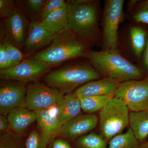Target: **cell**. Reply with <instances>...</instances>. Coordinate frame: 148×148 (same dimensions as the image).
Returning a JSON list of instances; mask_svg holds the SVG:
<instances>
[{"label": "cell", "instance_id": "6da1fadb", "mask_svg": "<svg viewBox=\"0 0 148 148\" xmlns=\"http://www.w3.org/2000/svg\"><path fill=\"white\" fill-rule=\"evenodd\" d=\"M99 1L77 0L69 3L68 28L88 45L102 47V29L99 27Z\"/></svg>", "mask_w": 148, "mask_h": 148}, {"label": "cell", "instance_id": "7a4b0ae2", "mask_svg": "<svg viewBox=\"0 0 148 148\" xmlns=\"http://www.w3.org/2000/svg\"><path fill=\"white\" fill-rule=\"evenodd\" d=\"M87 58L103 77L121 83L130 80L143 79L146 76L138 65L124 57L118 49L90 50Z\"/></svg>", "mask_w": 148, "mask_h": 148}, {"label": "cell", "instance_id": "3957f363", "mask_svg": "<svg viewBox=\"0 0 148 148\" xmlns=\"http://www.w3.org/2000/svg\"><path fill=\"white\" fill-rule=\"evenodd\" d=\"M89 47L67 28L55 35L49 46L36 53L34 58L50 69L71 59L87 58Z\"/></svg>", "mask_w": 148, "mask_h": 148}, {"label": "cell", "instance_id": "277c9868", "mask_svg": "<svg viewBox=\"0 0 148 148\" xmlns=\"http://www.w3.org/2000/svg\"><path fill=\"white\" fill-rule=\"evenodd\" d=\"M103 77L91 64L76 63L70 64L49 72L45 77L48 85L65 94L86 83Z\"/></svg>", "mask_w": 148, "mask_h": 148}, {"label": "cell", "instance_id": "5b68a950", "mask_svg": "<svg viewBox=\"0 0 148 148\" xmlns=\"http://www.w3.org/2000/svg\"><path fill=\"white\" fill-rule=\"evenodd\" d=\"M129 110L122 100L114 97L100 111V133L106 141L119 134L129 124Z\"/></svg>", "mask_w": 148, "mask_h": 148}, {"label": "cell", "instance_id": "8992f818", "mask_svg": "<svg viewBox=\"0 0 148 148\" xmlns=\"http://www.w3.org/2000/svg\"><path fill=\"white\" fill-rule=\"evenodd\" d=\"M123 0H106L102 16L103 44L101 50L118 49L119 26L125 18Z\"/></svg>", "mask_w": 148, "mask_h": 148}, {"label": "cell", "instance_id": "52a82bcc", "mask_svg": "<svg viewBox=\"0 0 148 148\" xmlns=\"http://www.w3.org/2000/svg\"><path fill=\"white\" fill-rule=\"evenodd\" d=\"M123 29L121 38H119L118 49L129 61L138 64L145 47L148 26L130 22Z\"/></svg>", "mask_w": 148, "mask_h": 148}, {"label": "cell", "instance_id": "ba28073f", "mask_svg": "<svg viewBox=\"0 0 148 148\" xmlns=\"http://www.w3.org/2000/svg\"><path fill=\"white\" fill-rule=\"evenodd\" d=\"M114 97L122 100L130 112L148 110V76L120 83Z\"/></svg>", "mask_w": 148, "mask_h": 148}, {"label": "cell", "instance_id": "9c48e42d", "mask_svg": "<svg viewBox=\"0 0 148 148\" xmlns=\"http://www.w3.org/2000/svg\"><path fill=\"white\" fill-rule=\"evenodd\" d=\"M65 94L61 90L48 85L40 83L27 86L25 108L38 112L61 103Z\"/></svg>", "mask_w": 148, "mask_h": 148}, {"label": "cell", "instance_id": "30bf717a", "mask_svg": "<svg viewBox=\"0 0 148 148\" xmlns=\"http://www.w3.org/2000/svg\"><path fill=\"white\" fill-rule=\"evenodd\" d=\"M50 68L34 58H29L9 69L0 71L1 79L26 83L34 81L47 73Z\"/></svg>", "mask_w": 148, "mask_h": 148}, {"label": "cell", "instance_id": "8fae6325", "mask_svg": "<svg viewBox=\"0 0 148 148\" xmlns=\"http://www.w3.org/2000/svg\"><path fill=\"white\" fill-rule=\"evenodd\" d=\"M27 87L25 83L15 82L1 84L0 87V114L6 116L12 111L25 107Z\"/></svg>", "mask_w": 148, "mask_h": 148}, {"label": "cell", "instance_id": "7c38bea8", "mask_svg": "<svg viewBox=\"0 0 148 148\" xmlns=\"http://www.w3.org/2000/svg\"><path fill=\"white\" fill-rule=\"evenodd\" d=\"M98 123V118L95 115L80 114L62 125L58 135L64 140L78 139L95 128Z\"/></svg>", "mask_w": 148, "mask_h": 148}, {"label": "cell", "instance_id": "4fadbf2b", "mask_svg": "<svg viewBox=\"0 0 148 148\" xmlns=\"http://www.w3.org/2000/svg\"><path fill=\"white\" fill-rule=\"evenodd\" d=\"M58 105L37 112L36 121L38 128L43 140L47 145L58 134L61 127Z\"/></svg>", "mask_w": 148, "mask_h": 148}, {"label": "cell", "instance_id": "5bb4252c", "mask_svg": "<svg viewBox=\"0 0 148 148\" xmlns=\"http://www.w3.org/2000/svg\"><path fill=\"white\" fill-rule=\"evenodd\" d=\"M120 83L115 80L103 77L86 83L77 88L74 93L80 98L100 95H114Z\"/></svg>", "mask_w": 148, "mask_h": 148}, {"label": "cell", "instance_id": "9a60e30c", "mask_svg": "<svg viewBox=\"0 0 148 148\" xmlns=\"http://www.w3.org/2000/svg\"><path fill=\"white\" fill-rule=\"evenodd\" d=\"M54 36L43 27L40 21H33L28 28L24 45L26 51L32 53L50 45Z\"/></svg>", "mask_w": 148, "mask_h": 148}, {"label": "cell", "instance_id": "2e32d148", "mask_svg": "<svg viewBox=\"0 0 148 148\" xmlns=\"http://www.w3.org/2000/svg\"><path fill=\"white\" fill-rule=\"evenodd\" d=\"M5 24L10 40L18 46L24 45L27 37V25L21 13L17 11L7 18Z\"/></svg>", "mask_w": 148, "mask_h": 148}, {"label": "cell", "instance_id": "e0dca14e", "mask_svg": "<svg viewBox=\"0 0 148 148\" xmlns=\"http://www.w3.org/2000/svg\"><path fill=\"white\" fill-rule=\"evenodd\" d=\"M37 112L25 107L14 109L7 116L9 123L15 132L22 134L36 121Z\"/></svg>", "mask_w": 148, "mask_h": 148}, {"label": "cell", "instance_id": "ac0fdd59", "mask_svg": "<svg viewBox=\"0 0 148 148\" xmlns=\"http://www.w3.org/2000/svg\"><path fill=\"white\" fill-rule=\"evenodd\" d=\"M58 107L61 126L81 114L82 110L80 98L72 92L65 94Z\"/></svg>", "mask_w": 148, "mask_h": 148}, {"label": "cell", "instance_id": "d6986e66", "mask_svg": "<svg viewBox=\"0 0 148 148\" xmlns=\"http://www.w3.org/2000/svg\"><path fill=\"white\" fill-rule=\"evenodd\" d=\"M68 9L69 3L65 7L51 12L41 20V24L48 32L55 36L68 28Z\"/></svg>", "mask_w": 148, "mask_h": 148}, {"label": "cell", "instance_id": "ffe728a7", "mask_svg": "<svg viewBox=\"0 0 148 148\" xmlns=\"http://www.w3.org/2000/svg\"><path fill=\"white\" fill-rule=\"evenodd\" d=\"M129 125L139 143L145 142L148 137V110L130 112Z\"/></svg>", "mask_w": 148, "mask_h": 148}, {"label": "cell", "instance_id": "44dd1931", "mask_svg": "<svg viewBox=\"0 0 148 148\" xmlns=\"http://www.w3.org/2000/svg\"><path fill=\"white\" fill-rule=\"evenodd\" d=\"M114 95H100L80 98L82 109L85 113L92 114L100 111Z\"/></svg>", "mask_w": 148, "mask_h": 148}, {"label": "cell", "instance_id": "7402d4cb", "mask_svg": "<svg viewBox=\"0 0 148 148\" xmlns=\"http://www.w3.org/2000/svg\"><path fill=\"white\" fill-rule=\"evenodd\" d=\"M140 145L129 127L125 133L118 134L112 138L107 148H140Z\"/></svg>", "mask_w": 148, "mask_h": 148}, {"label": "cell", "instance_id": "603a6c76", "mask_svg": "<svg viewBox=\"0 0 148 148\" xmlns=\"http://www.w3.org/2000/svg\"><path fill=\"white\" fill-rule=\"evenodd\" d=\"M125 18L148 26V0H138L132 10L125 14Z\"/></svg>", "mask_w": 148, "mask_h": 148}, {"label": "cell", "instance_id": "cb8c5ba5", "mask_svg": "<svg viewBox=\"0 0 148 148\" xmlns=\"http://www.w3.org/2000/svg\"><path fill=\"white\" fill-rule=\"evenodd\" d=\"M75 145L76 148H107L106 140L101 135L94 132L78 138Z\"/></svg>", "mask_w": 148, "mask_h": 148}, {"label": "cell", "instance_id": "d4e9b609", "mask_svg": "<svg viewBox=\"0 0 148 148\" xmlns=\"http://www.w3.org/2000/svg\"><path fill=\"white\" fill-rule=\"evenodd\" d=\"M0 148H26L19 135L7 132L1 136Z\"/></svg>", "mask_w": 148, "mask_h": 148}, {"label": "cell", "instance_id": "484cf974", "mask_svg": "<svg viewBox=\"0 0 148 148\" xmlns=\"http://www.w3.org/2000/svg\"><path fill=\"white\" fill-rule=\"evenodd\" d=\"M5 47L6 56L12 66L21 62L23 58V53L10 41L9 38H5L3 42Z\"/></svg>", "mask_w": 148, "mask_h": 148}, {"label": "cell", "instance_id": "4316f807", "mask_svg": "<svg viewBox=\"0 0 148 148\" xmlns=\"http://www.w3.org/2000/svg\"><path fill=\"white\" fill-rule=\"evenodd\" d=\"M68 3L64 0H48L45 1L41 10L40 11V16L42 20L51 12L65 7Z\"/></svg>", "mask_w": 148, "mask_h": 148}, {"label": "cell", "instance_id": "83f0119b", "mask_svg": "<svg viewBox=\"0 0 148 148\" xmlns=\"http://www.w3.org/2000/svg\"><path fill=\"white\" fill-rule=\"evenodd\" d=\"M47 145L40 133L36 130L29 133L25 142L26 148H46Z\"/></svg>", "mask_w": 148, "mask_h": 148}, {"label": "cell", "instance_id": "f1b7e54d", "mask_svg": "<svg viewBox=\"0 0 148 148\" xmlns=\"http://www.w3.org/2000/svg\"><path fill=\"white\" fill-rule=\"evenodd\" d=\"M17 10L14 2L10 0H0V15L1 17L8 18Z\"/></svg>", "mask_w": 148, "mask_h": 148}, {"label": "cell", "instance_id": "f546056e", "mask_svg": "<svg viewBox=\"0 0 148 148\" xmlns=\"http://www.w3.org/2000/svg\"><path fill=\"white\" fill-rule=\"evenodd\" d=\"M137 65L146 76H148V29L145 47L143 51L141 60Z\"/></svg>", "mask_w": 148, "mask_h": 148}, {"label": "cell", "instance_id": "4dcf8cb0", "mask_svg": "<svg viewBox=\"0 0 148 148\" xmlns=\"http://www.w3.org/2000/svg\"><path fill=\"white\" fill-rule=\"evenodd\" d=\"M12 67L6 56L5 49L3 43L1 42L0 45V69L6 70Z\"/></svg>", "mask_w": 148, "mask_h": 148}, {"label": "cell", "instance_id": "1f68e13d", "mask_svg": "<svg viewBox=\"0 0 148 148\" xmlns=\"http://www.w3.org/2000/svg\"><path fill=\"white\" fill-rule=\"evenodd\" d=\"M45 1L44 0H28L27 3L30 10L34 12H39Z\"/></svg>", "mask_w": 148, "mask_h": 148}, {"label": "cell", "instance_id": "d6a6232c", "mask_svg": "<svg viewBox=\"0 0 148 148\" xmlns=\"http://www.w3.org/2000/svg\"><path fill=\"white\" fill-rule=\"evenodd\" d=\"M49 148H72L68 142L63 139H56L51 141Z\"/></svg>", "mask_w": 148, "mask_h": 148}, {"label": "cell", "instance_id": "836d02e7", "mask_svg": "<svg viewBox=\"0 0 148 148\" xmlns=\"http://www.w3.org/2000/svg\"><path fill=\"white\" fill-rule=\"evenodd\" d=\"M9 123L8 118L5 116L0 115V133L3 134L8 132L9 128Z\"/></svg>", "mask_w": 148, "mask_h": 148}, {"label": "cell", "instance_id": "e575fe53", "mask_svg": "<svg viewBox=\"0 0 148 148\" xmlns=\"http://www.w3.org/2000/svg\"><path fill=\"white\" fill-rule=\"evenodd\" d=\"M140 148H148V141L140 144Z\"/></svg>", "mask_w": 148, "mask_h": 148}]
</instances>
